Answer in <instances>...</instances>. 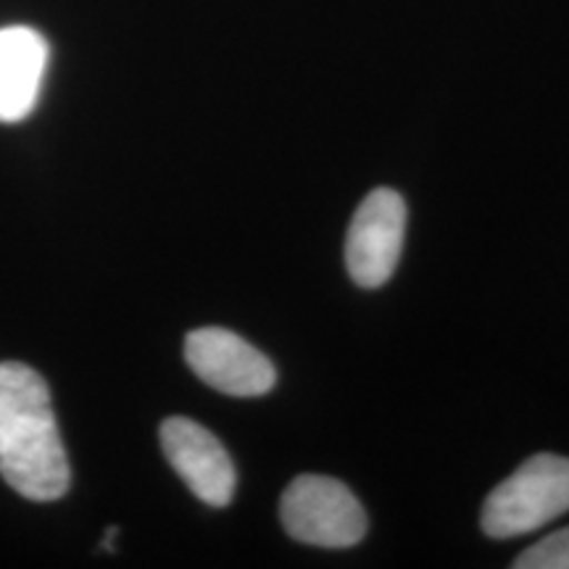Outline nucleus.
<instances>
[{
	"mask_svg": "<svg viewBox=\"0 0 569 569\" xmlns=\"http://www.w3.org/2000/svg\"><path fill=\"white\" fill-rule=\"evenodd\" d=\"M0 475L30 501H56L71 480L51 390L19 361L0 365Z\"/></svg>",
	"mask_w": 569,
	"mask_h": 569,
	"instance_id": "obj_1",
	"label": "nucleus"
},
{
	"mask_svg": "<svg viewBox=\"0 0 569 569\" xmlns=\"http://www.w3.org/2000/svg\"><path fill=\"white\" fill-rule=\"evenodd\" d=\"M569 511V459L538 453L490 490L480 525L490 538H517Z\"/></svg>",
	"mask_w": 569,
	"mask_h": 569,
	"instance_id": "obj_2",
	"label": "nucleus"
},
{
	"mask_svg": "<svg viewBox=\"0 0 569 569\" xmlns=\"http://www.w3.org/2000/svg\"><path fill=\"white\" fill-rule=\"evenodd\" d=\"M290 538L319 549H351L367 532V515L351 488L327 475H298L280 501Z\"/></svg>",
	"mask_w": 569,
	"mask_h": 569,
	"instance_id": "obj_3",
	"label": "nucleus"
},
{
	"mask_svg": "<svg viewBox=\"0 0 569 569\" xmlns=\"http://www.w3.org/2000/svg\"><path fill=\"white\" fill-rule=\"evenodd\" d=\"M407 234V201L377 188L356 209L346 234V267L359 288H380L393 277Z\"/></svg>",
	"mask_w": 569,
	"mask_h": 569,
	"instance_id": "obj_4",
	"label": "nucleus"
},
{
	"mask_svg": "<svg viewBox=\"0 0 569 569\" xmlns=\"http://www.w3.org/2000/svg\"><path fill=\"white\" fill-rule=\"evenodd\" d=\"M184 361L206 386L227 396L256 398L274 388L269 356L224 327H201L184 338Z\"/></svg>",
	"mask_w": 569,
	"mask_h": 569,
	"instance_id": "obj_5",
	"label": "nucleus"
},
{
	"mask_svg": "<svg viewBox=\"0 0 569 569\" xmlns=\"http://www.w3.org/2000/svg\"><path fill=\"white\" fill-rule=\"evenodd\" d=\"M161 448L184 486L203 503L224 509L232 501L238 486L234 465L227 448L203 425L188 417L167 419L161 425Z\"/></svg>",
	"mask_w": 569,
	"mask_h": 569,
	"instance_id": "obj_6",
	"label": "nucleus"
},
{
	"mask_svg": "<svg viewBox=\"0 0 569 569\" xmlns=\"http://www.w3.org/2000/svg\"><path fill=\"white\" fill-rule=\"evenodd\" d=\"M48 69V42L32 27L0 30V122H21L38 106Z\"/></svg>",
	"mask_w": 569,
	"mask_h": 569,
	"instance_id": "obj_7",
	"label": "nucleus"
},
{
	"mask_svg": "<svg viewBox=\"0 0 569 569\" xmlns=\"http://www.w3.org/2000/svg\"><path fill=\"white\" fill-rule=\"evenodd\" d=\"M517 569H569V528L538 540L515 561Z\"/></svg>",
	"mask_w": 569,
	"mask_h": 569,
	"instance_id": "obj_8",
	"label": "nucleus"
}]
</instances>
